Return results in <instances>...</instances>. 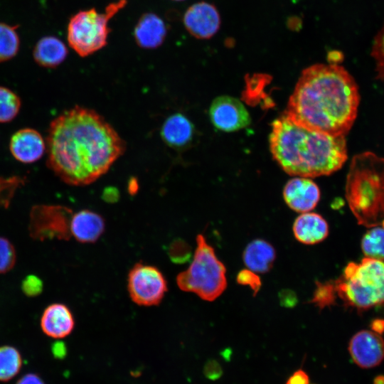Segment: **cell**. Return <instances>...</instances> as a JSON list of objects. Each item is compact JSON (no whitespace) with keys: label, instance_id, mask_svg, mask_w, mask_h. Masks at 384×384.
<instances>
[{"label":"cell","instance_id":"cell-1","mask_svg":"<svg viewBox=\"0 0 384 384\" xmlns=\"http://www.w3.org/2000/svg\"><path fill=\"white\" fill-rule=\"evenodd\" d=\"M48 167L64 183L87 186L105 174L126 144L96 111L75 106L50 124L46 141Z\"/></svg>","mask_w":384,"mask_h":384},{"label":"cell","instance_id":"cell-2","mask_svg":"<svg viewBox=\"0 0 384 384\" xmlns=\"http://www.w3.org/2000/svg\"><path fill=\"white\" fill-rule=\"evenodd\" d=\"M359 102L358 85L343 67L314 64L302 70L284 114L305 128L346 136Z\"/></svg>","mask_w":384,"mask_h":384},{"label":"cell","instance_id":"cell-3","mask_svg":"<svg viewBox=\"0 0 384 384\" xmlns=\"http://www.w3.org/2000/svg\"><path fill=\"white\" fill-rule=\"evenodd\" d=\"M270 149L282 169L292 176H327L347 159L345 136L331 135L302 127L284 114L272 124Z\"/></svg>","mask_w":384,"mask_h":384},{"label":"cell","instance_id":"cell-4","mask_svg":"<svg viewBox=\"0 0 384 384\" xmlns=\"http://www.w3.org/2000/svg\"><path fill=\"white\" fill-rule=\"evenodd\" d=\"M346 198L358 224L384 227V158L370 151L353 156L346 177Z\"/></svg>","mask_w":384,"mask_h":384},{"label":"cell","instance_id":"cell-5","mask_svg":"<svg viewBox=\"0 0 384 384\" xmlns=\"http://www.w3.org/2000/svg\"><path fill=\"white\" fill-rule=\"evenodd\" d=\"M336 295L358 311L384 304V261L364 257L351 262L334 281Z\"/></svg>","mask_w":384,"mask_h":384},{"label":"cell","instance_id":"cell-6","mask_svg":"<svg viewBox=\"0 0 384 384\" xmlns=\"http://www.w3.org/2000/svg\"><path fill=\"white\" fill-rule=\"evenodd\" d=\"M176 283L182 291L194 293L208 302L214 301L225 290V267L203 235H197L193 261L177 275Z\"/></svg>","mask_w":384,"mask_h":384},{"label":"cell","instance_id":"cell-7","mask_svg":"<svg viewBox=\"0 0 384 384\" xmlns=\"http://www.w3.org/2000/svg\"><path fill=\"white\" fill-rule=\"evenodd\" d=\"M127 4V0L109 4L104 13L95 9L80 11L68 26L70 46L81 57H87L105 47L110 33V20Z\"/></svg>","mask_w":384,"mask_h":384},{"label":"cell","instance_id":"cell-8","mask_svg":"<svg viewBox=\"0 0 384 384\" xmlns=\"http://www.w3.org/2000/svg\"><path fill=\"white\" fill-rule=\"evenodd\" d=\"M127 289L132 302L150 306L159 304L168 287L164 274L156 267L138 262L128 274Z\"/></svg>","mask_w":384,"mask_h":384},{"label":"cell","instance_id":"cell-9","mask_svg":"<svg viewBox=\"0 0 384 384\" xmlns=\"http://www.w3.org/2000/svg\"><path fill=\"white\" fill-rule=\"evenodd\" d=\"M73 213L71 209L59 205H38L30 213L29 230L38 240L57 238L69 240Z\"/></svg>","mask_w":384,"mask_h":384},{"label":"cell","instance_id":"cell-10","mask_svg":"<svg viewBox=\"0 0 384 384\" xmlns=\"http://www.w3.org/2000/svg\"><path fill=\"white\" fill-rule=\"evenodd\" d=\"M212 124L223 132H235L247 127L250 116L244 105L237 98L223 95L215 98L209 110Z\"/></svg>","mask_w":384,"mask_h":384},{"label":"cell","instance_id":"cell-11","mask_svg":"<svg viewBox=\"0 0 384 384\" xmlns=\"http://www.w3.org/2000/svg\"><path fill=\"white\" fill-rule=\"evenodd\" d=\"M348 351L353 362L359 367H375L384 358V339L376 331L361 330L351 338Z\"/></svg>","mask_w":384,"mask_h":384},{"label":"cell","instance_id":"cell-12","mask_svg":"<svg viewBox=\"0 0 384 384\" xmlns=\"http://www.w3.org/2000/svg\"><path fill=\"white\" fill-rule=\"evenodd\" d=\"M183 22L191 36L198 39H208L218 32L221 21L214 5L201 1L191 5L186 11Z\"/></svg>","mask_w":384,"mask_h":384},{"label":"cell","instance_id":"cell-13","mask_svg":"<svg viewBox=\"0 0 384 384\" xmlns=\"http://www.w3.org/2000/svg\"><path fill=\"white\" fill-rule=\"evenodd\" d=\"M283 196L285 203L292 210L304 213L316 206L320 199V190L311 179L297 177L286 183Z\"/></svg>","mask_w":384,"mask_h":384},{"label":"cell","instance_id":"cell-14","mask_svg":"<svg viewBox=\"0 0 384 384\" xmlns=\"http://www.w3.org/2000/svg\"><path fill=\"white\" fill-rule=\"evenodd\" d=\"M9 149L17 161L31 164L42 158L46 151V144L37 130L23 128L18 130L11 137Z\"/></svg>","mask_w":384,"mask_h":384},{"label":"cell","instance_id":"cell-15","mask_svg":"<svg viewBox=\"0 0 384 384\" xmlns=\"http://www.w3.org/2000/svg\"><path fill=\"white\" fill-rule=\"evenodd\" d=\"M43 331L48 336L62 338L68 336L74 329L75 320L70 309L63 304L49 305L41 319Z\"/></svg>","mask_w":384,"mask_h":384},{"label":"cell","instance_id":"cell-16","mask_svg":"<svg viewBox=\"0 0 384 384\" xmlns=\"http://www.w3.org/2000/svg\"><path fill=\"white\" fill-rule=\"evenodd\" d=\"M167 34L164 21L154 13H146L138 20L134 30L137 44L146 49H154L164 43Z\"/></svg>","mask_w":384,"mask_h":384},{"label":"cell","instance_id":"cell-17","mask_svg":"<svg viewBox=\"0 0 384 384\" xmlns=\"http://www.w3.org/2000/svg\"><path fill=\"white\" fill-rule=\"evenodd\" d=\"M295 238L305 245H314L326 238L329 235V225L319 214L304 213L298 216L293 224Z\"/></svg>","mask_w":384,"mask_h":384},{"label":"cell","instance_id":"cell-18","mask_svg":"<svg viewBox=\"0 0 384 384\" xmlns=\"http://www.w3.org/2000/svg\"><path fill=\"white\" fill-rule=\"evenodd\" d=\"M105 229L104 218L98 213L82 210L73 214L71 223V235L80 242L92 243L96 242Z\"/></svg>","mask_w":384,"mask_h":384},{"label":"cell","instance_id":"cell-19","mask_svg":"<svg viewBox=\"0 0 384 384\" xmlns=\"http://www.w3.org/2000/svg\"><path fill=\"white\" fill-rule=\"evenodd\" d=\"M194 127L191 122L183 114L170 115L164 122L161 136L164 142L175 149L188 145L193 137Z\"/></svg>","mask_w":384,"mask_h":384},{"label":"cell","instance_id":"cell-20","mask_svg":"<svg viewBox=\"0 0 384 384\" xmlns=\"http://www.w3.org/2000/svg\"><path fill=\"white\" fill-rule=\"evenodd\" d=\"M242 257L248 270L255 273L264 274L272 269L276 258V252L270 242L256 239L247 245Z\"/></svg>","mask_w":384,"mask_h":384},{"label":"cell","instance_id":"cell-21","mask_svg":"<svg viewBox=\"0 0 384 384\" xmlns=\"http://www.w3.org/2000/svg\"><path fill=\"white\" fill-rule=\"evenodd\" d=\"M68 49L58 38L46 36L40 39L33 50V58L41 66L55 68L66 58Z\"/></svg>","mask_w":384,"mask_h":384},{"label":"cell","instance_id":"cell-22","mask_svg":"<svg viewBox=\"0 0 384 384\" xmlns=\"http://www.w3.org/2000/svg\"><path fill=\"white\" fill-rule=\"evenodd\" d=\"M361 250L366 257L384 261V227L370 228L362 238Z\"/></svg>","mask_w":384,"mask_h":384},{"label":"cell","instance_id":"cell-23","mask_svg":"<svg viewBox=\"0 0 384 384\" xmlns=\"http://www.w3.org/2000/svg\"><path fill=\"white\" fill-rule=\"evenodd\" d=\"M21 357L17 349L12 346L0 347V380L13 378L21 367Z\"/></svg>","mask_w":384,"mask_h":384},{"label":"cell","instance_id":"cell-24","mask_svg":"<svg viewBox=\"0 0 384 384\" xmlns=\"http://www.w3.org/2000/svg\"><path fill=\"white\" fill-rule=\"evenodd\" d=\"M19 48L16 27L0 23V63L14 58Z\"/></svg>","mask_w":384,"mask_h":384},{"label":"cell","instance_id":"cell-25","mask_svg":"<svg viewBox=\"0 0 384 384\" xmlns=\"http://www.w3.org/2000/svg\"><path fill=\"white\" fill-rule=\"evenodd\" d=\"M21 101L18 95L10 89L0 86V122L12 121L18 114Z\"/></svg>","mask_w":384,"mask_h":384},{"label":"cell","instance_id":"cell-26","mask_svg":"<svg viewBox=\"0 0 384 384\" xmlns=\"http://www.w3.org/2000/svg\"><path fill=\"white\" fill-rule=\"evenodd\" d=\"M336 297L334 281L316 282L311 302L322 309L334 304Z\"/></svg>","mask_w":384,"mask_h":384},{"label":"cell","instance_id":"cell-27","mask_svg":"<svg viewBox=\"0 0 384 384\" xmlns=\"http://www.w3.org/2000/svg\"><path fill=\"white\" fill-rule=\"evenodd\" d=\"M167 255L175 264H184L189 261L192 255L190 245L183 239L176 238L167 247Z\"/></svg>","mask_w":384,"mask_h":384},{"label":"cell","instance_id":"cell-28","mask_svg":"<svg viewBox=\"0 0 384 384\" xmlns=\"http://www.w3.org/2000/svg\"><path fill=\"white\" fill-rule=\"evenodd\" d=\"M24 183V178L18 176L9 178L0 176V207L7 208L16 189Z\"/></svg>","mask_w":384,"mask_h":384},{"label":"cell","instance_id":"cell-29","mask_svg":"<svg viewBox=\"0 0 384 384\" xmlns=\"http://www.w3.org/2000/svg\"><path fill=\"white\" fill-rule=\"evenodd\" d=\"M371 56L375 64L377 79L384 82V24L374 39Z\"/></svg>","mask_w":384,"mask_h":384},{"label":"cell","instance_id":"cell-30","mask_svg":"<svg viewBox=\"0 0 384 384\" xmlns=\"http://www.w3.org/2000/svg\"><path fill=\"white\" fill-rule=\"evenodd\" d=\"M16 260V250L13 244L6 238L0 237V274L10 271Z\"/></svg>","mask_w":384,"mask_h":384},{"label":"cell","instance_id":"cell-31","mask_svg":"<svg viewBox=\"0 0 384 384\" xmlns=\"http://www.w3.org/2000/svg\"><path fill=\"white\" fill-rule=\"evenodd\" d=\"M236 279L239 284L249 287L253 291L254 295L257 293L262 285L260 277L248 269L239 272Z\"/></svg>","mask_w":384,"mask_h":384},{"label":"cell","instance_id":"cell-32","mask_svg":"<svg viewBox=\"0 0 384 384\" xmlns=\"http://www.w3.org/2000/svg\"><path fill=\"white\" fill-rule=\"evenodd\" d=\"M42 280L33 274L28 275L22 281L21 289L23 292L30 297L38 296L43 291Z\"/></svg>","mask_w":384,"mask_h":384},{"label":"cell","instance_id":"cell-33","mask_svg":"<svg viewBox=\"0 0 384 384\" xmlns=\"http://www.w3.org/2000/svg\"><path fill=\"white\" fill-rule=\"evenodd\" d=\"M285 384H309V378L304 370L299 369L289 377Z\"/></svg>","mask_w":384,"mask_h":384},{"label":"cell","instance_id":"cell-34","mask_svg":"<svg viewBox=\"0 0 384 384\" xmlns=\"http://www.w3.org/2000/svg\"><path fill=\"white\" fill-rule=\"evenodd\" d=\"M221 368L215 361H211L207 363L204 368V373L210 379H216L221 375Z\"/></svg>","mask_w":384,"mask_h":384},{"label":"cell","instance_id":"cell-35","mask_svg":"<svg viewBox=\"0 0 384 384\" xmlns=\"http://www.w3.org/2000/svg\"><path fill=\"white\" fill-rule=\"evenodd\" d=\"M280 300L284 306H294L297 302L296 296L292 291L285 290L280 294Z\"/></svg>","mask_w":384,"mask_h":384},{"label":"cell","instance_id":"cell-36","mask_svg":"<svg viewBox=\"0 0 384 384\" xmlns=\"http://www.w3.org/2000/svg\"><path fill=\"white\" fill-rule=\"evenodd\" d=\"M16 384H44L43 380L36 374H27L22 377Z\"/></svg>","mask_w":384,"mask_h":384},{"label":"cell","instance_id":"cell-37","mask_svg":"<svg viewBox=\"0 0 384 384\" xmlns=\"http://www.w3.org/2000/svg\"><path fill=\"white\" fill-rule=\"evenodd\" d=\"M342 58V53L336 50L330 51L327 55V60L331 64H338Z\"/></svg>","mask_w":384,"mask_h":384},{"label":"cell","instance_id":"cell-38","mask_svg":"<svg viewBox=\"0 0 384 384\" xmlns=\"http://www.w3.org/2000/svg\"><path fill=\"white\" fill-rule=\"evenodd\" d=\"M119 194L117 192H115L114 189H108L107 191L103 193V198L107 202L113 203L118 200Z\"/></svg>","mask_w":384,"mask_h":384},{"label":"cell","instance_id":"cell-39","mask_svg":"<svg viewBox=\"0 0 384 384\" xmlns=\"http://www.w3.org/2000/svg\"><path fill=\"white\" fill-rule=\"evenodd\" d=\"M53 353L57 357H63L66 353V348L63 343L57 342L53 347Z\"/></svg>","mask_w":384,"mask_h":384},{"label":"cell","instance_id":"cell-40","mask_svg":"<svg viewBox=\"0 0 384 384\" xmlns=\"http://www.w3.org/2000/svg\"><path fill=\"white\" fill-rule=\"evenodd\" d=\"M374 384H384V375L377 376L374 380Z\"/></svg>","mask_w":384,"mask_h":384},{"label":"cell","instance_id":"cell-41","mask_svg":"<svg viewBox=\"0 0 384 384\" xmlns=\"http://www.w3.org/2000/svg\"><path fill=\"white\" fill-rule=\"evenodd\" d=\"M174 1H184V0H174Z\"/></svg>","mask_w":384,"mask_h":384}]
</instances>
